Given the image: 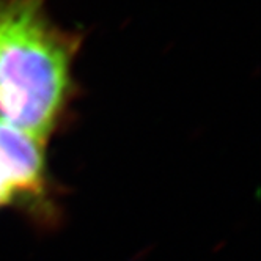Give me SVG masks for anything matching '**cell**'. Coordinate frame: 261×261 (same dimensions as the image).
Listing matches in <instances>:
<instances>
[{"instance_id": "cell-1", "label": "cell", "mask_w": 261, "mask_h": 261, "mask_svg": "<svg viewBox=\"0 0 261 261\" xmlns=\"http://www.w3.org/2000/svg\"><path fill=\"white\" fill-rule=\"evenodd\" d=\"M72 43L43 0L0 2V120L46 143L69 90Z\"/></svg>"}, {"instance_id": "cell-2", "label": "cell", "mask_w": 261, "mask_h": 261, "mask_svg": "<svg viewBox=\"0 0 261 261\" xmlns=\"http://www.w3.org/2000/svg\"><path fill=\"white\" fill-rule=\"evenodd\" d=\"M0 170L14 195L44 194V142L0 120Z\"/></svg>"}, {"instance_id": "cell-3", "label": "cell", "mask_w": 261, "mask_h": 261, "mask_svg": "<svg viewBox=\"0 0 261 261\" xmlns=\"http://www.w3.org/2000/svg\"><path fill=\"white\" fill-rule=\"evenodd\" d=\"M14 197L16 195L11 189V186L8 184L7 178L4 176L2 170H0V206H5V204L11 203Z\"/></svg>"}]
</instances>
